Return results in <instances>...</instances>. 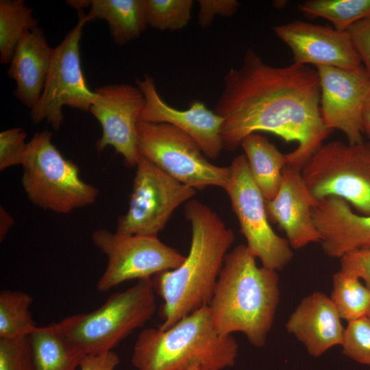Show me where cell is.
I'll return each instance as SVG.
<instances>
[{"mask_svg": "<svg viewBox=\"0 0 370 370\" xmlns=\"http://www.w3.org/2000/svg\"><path fill=\"white\" fill-rule=\"evenodd\" d=\"M340 260L341 271L362 279L370 289V249L347 253Z\"/></svg>", "mask_w": 370, "mask_h": 370, "instance_id": "obj_33", "label": "cell"}, {"mask_svg": "<svg viewBox=\"0 0 370 370\" xmlns=\"http://www.w3.org/2000/svg\"><path fill=\"white\" fill-rule=\"evenodd\" d=\"M188 370H203V369H201L199 367L195 366V367H193L188 369Z\"/></svg>", "mask_w": 370, "mask_h": 370, "instance_id": "obj_39", "label": "cell"}, {"mask_svg": "<svg viewBox=\"0 0 370 370\" xmlns=\"http://www.w3.org/2000/svg\"><path fill=\"white\" fill-rule=\"evenodd\" d=\"M12 217L2 207H0V241L5 239L10 229L14 225Z\"/></svg>", "mask_w": 370, "mask_h": 370, "instance_id": "obj_36", "label": "cell"}, {"mask_svg": "<svg viewBox=\"0 0 370 370\" xmlns=\"http://www.w3.org/2000/svg\"><path fill=\"white\" fill-rule=\"evenodd\" d=\"M155 293L151 278L138 280L111 295L97 309L71 316L69 337L86 354L112 351L152 318L156 310Z\"/></svg>", "mask_w": 370, "mask_h": 370, "instance_id": "obj_6", "label": "cell"}, {"mask_svg": "<svg viewBox=\"0 0 370 370\" xmlns=\"http://www.w3.org/2000/svg\"><path fill=\"white\" fill-rule=\"evenodd\" d=\"M279 302L276 271L258 267L246 245L227 253L208 305L219 334L241 332L254 346L262 347Z\"/></svg>", "mask_w": 370, "mask_h": 370, "instance_id": "obj_3", "label": "cell"}, {"mask_svg": "<svg viewBox=\"0 0 370 370\" xmlns=\"http://www.w3.org/2000/svg\"><path fill=\"white\" fill-rule=\"evenodd\" d=\"M34 299L29 294L2 290L0 292V338L29 335L37 328L29 308Z\"/></svg>", "mask_w": 370, "mask_h": 370, "instance_id": "obj_27", "label": "cell"}, {"mask_svg": "<svg viewBox=\"0 0 370 370\" xmlns=\"http://www.w3.org/2000/svg\"><path fill=\"white\" fill-rule=\"evenodd\" d=\"M321 88L320 110L325 125L341 130L349 145L363 143L362 113L370 95V77L365 67L345 69L316 66Z\"/></svg>", "mask_w": 370, "mask_h": 370, "instance_id": "obj_14", "label": "cell"}, {"mask_svg": "<svg viewBox=\"0 0 370 370\" xmlns=\"http://www.w3.org/2000/svg\"><path fill=\"white\" fill-rule=\"evenodd\" d=\"M251 175L266 201L273 199L280 188L285 154L264 136L254 133L241 144Z\"/></svg>", "mask_w": 370, "mask_h": 370, "instance_id": "obj_23", "label": "cell"}, {"mask_svg": "<svg viewBox=\"0 0 370 370\" xmlns=\"http://www.w3.org/2000/svg\"><path fill=\"white\" fill-rule=\"evenodd\" d=\"M51 138L52 133L44 130L27 142L21 183L28 199L58 214L92 204L98 189L81 178L78 166L61 154Z\"/></svg>", "mask_w": 370, "mask_h": 370, "instance_id": "obj_5", "label": "cell"}, {"mask_svg": "<svg viewBox=\"0 0 370 370\" xmlns=\"http://www.w3.org/2000/svg\"><path fill=\"white\" fill-rule=\"evenodd\" d=\"M331 299L341 319L350 322L367 317L370 310V289L360 279L340 270L332 278Z\"/></svg>", "mask_w": 370, "mask_h": 370, "instance_id": "obj_25", "label": "cell"}, {"mask_svg": "<svg viewBox=\"0 0 370 370\" xmlns=\"http://www.w3.org/2000/svg\"><path fill=\"white\" fill-rule=\"evenodd\" d=\"M298 9L308 16L325 18L335 29L345 32L358 21L370 17V0H308Z\"/></svg>", "mask_w": 370, "mask_h": 370, "instance_id": "obj_26", "label": "cell"}, {"mask_svg": "<svg viewBox=\"0 0 370 370\" xmlns=\"http://www.w3.org/2000/svg\"><path fill=\"white\" fill-rule=\"evenodd\" d=\"M120 359L119 356L112 351L97 354H86L82 360L80 370H115Z\"/></svg>", "mask_w": 370, "mask_h": 370, "instance_id": "obj_35", "label": "cell"}, {"mask_svg": "<svg viewBox=\"0 0 370 370\" xmlns=\"http://www.w3.org/2000/svg\"><path fill=\"white\" fill-rule=\"evenodd\" d=\"M27 134L21 127H14L0 133V170L23 165L27 143Z\"/></svg>", "mask_w": 370, "mask_h": 370, "instance_id": "obj_31", "label": "cell"}, {"mask_svg": "<svg viewBox=\"0 0 370 370\" xmlns=\"http://www.w3.org/2000/svg\"><path fill=\"white\" fill-rule=\"evenodd\" d=\"M362 121L363 132L370 137V95L363 110Z\"/></svg>", "mask_w": 370, "mask_h": 370, "instance_id": "obj_37", "label": "cell"}, {"mask_svg": "<svg viewBox=\"0 0 370 370\" xmlns=\"http://www.w3.org/2000/svg\"><path fill=\"white\" fill-rule=\"evenodd\" d=\"M33 9L23 0L0 1V62L10 63L25 33L38 27Z\"/></svg>", "mask_w": 370, "mask_h": 370, "instance_id": "obj_24", "label": "cell"}, {"mask_svg": "<svg viewBox=\"0 0 370 370\" xmlns=\"http://www.w3.org/2000/svg\"><path fill=\"white\" fill-rule=\"evenodd\" d=\"M0 370H35L29 335L0 338Z\"/></svg>", "mask_w": 370, "mask_h": 370, "instance_id": "obj_30", "label": "cell"}, {"mask_svg": "<svg viewBox=\"0 0 370 370\" xmlns=\"http://www.w3.org/2000/svg\"><path fill=\"white\" fill-rule=\"evenodd\" d=\"M89 112L99 122L102 135L95 143L98 152L112 147L129 167L138 158L137 125L145 99L142 91L128 84H108L94 90Z\"/></svg>", "mask_w": 370, "mask_h": 370, "instance_id": "obj_13", "label": "cell"}, {"mask_svg": "<svg viewBox=\"0 0 370 370\" xmlns=\"http://www.w3.org/2000/svg\"><path fill=\"white\" fill-rule=\"evenodd\" d=\"M86 23L105 20L113 40L123 45L140 37L147 27L145 0H90Z\"/></svg>", "mask_w": 370, "mask_h": 370, "instance_id": "obj_22", "label": "cell"}, {"mask_svg": "<svg viewBox=\"0 0 370 370\" xmlns=\"http://www.w3.org/2000/svg\"><path fill=\"white\" fill-rule=\"evenodd\" d=\"M286 328L314 357L341 345L345 332L332 300L321 292H314L301 301L290 315Z\"/></svg>", "mask_w": 370, "mask_h": 370, "instance_id": "obj_19", "label": "cell"}, {"mask_svg": "<svg viewBox=\"0 0 370 370\" xmlns=\"http://www.w3.org/2000/svg\"><path fill=\"white\" fill-rule=\"evenodd\" d=\"M367 317L368 319L370 320V310H369V313H368V314H367Z\"/></svg>", "mask_w": 370, "mask_h": 370, "instance_id": "obj_40", "label": "cell"}, {"mask_svg": "<svg viewBox=\"0 0 370 370\" xmlns=\"http://www.w3.org/2000/svg\"><path fill=\"white\" fill-rule=\"evenodd\" d=\"M136 86L145 99L138 121L171 125L194 139L207 158L217 159L219 156L223 149L221 138L223 119L221 116L198 100L193 101L185 110L170 106L162 99L153 78L149 75L136 79Z\"/></svg>", "mask_w": 370, "mask_h": 370, "instance_id": "obj_15", "label": "cell"}, {"mask_svg": "<svg viewBox=\"0 0 370 370\" xmlns=\"http://www.w3.org/2000/svg\"><path fill=\"white\" fill-rule=\"evenodd\" d=\"M273 29L291 49L295 64L345 69L362 65L347 31L299 20L275 25Z\"/></svg>", "mask_w": 370, "mask_h": 370, "instance_id": "obj_16", "label": "cell"}, {"mask_svg": "<svg viewBox=\"0 0 370 370\" xmlns=\"http://www.w3.org/2000/svg\"><path fill=\"white\" fill-rule=\"evenodd\" d=\"M198 23L202 27L210 25L217 16L230 17L239 7L236 0H199Z\"/></svg>", "mask_w": 370, "mask_h": 370, "instance_id": "obj_32", "label": "cell"}, {"mask_svg": "<svg viewBox=\"0 0 370 370\" xmlns=\"http://www.w3.org/2000/svg\"><path fill=\"white\" fill-rule=\"evenodd\" d=\"M71 317L45 327H37L30 334L35 370H76L86 355L71 339L68 328Z\"/></svg>", "mask_w": 370, "mask_h": 370, "instance_id": "obj_21", "label": "cell"}, {"mask_svg": "<svg viewBox=\"0 0 370 370\" xmlns=\"http://www.w3.org/2000/svg\"><path fill=\"white\" fill-rule=\"evenodd\" d=\"M53 50L42 29L38 27L23 34L10 62L7 73L16 82L14 95L30 110L42 93Z\"/></svg>", "mask_w": 370, "mask_h": 370, "instance_id": "obj_20", "label": "cell"}, {"mask_svg": "<svg viewBox=\"0 0 370 370\" xmlns=\"http://www.w3.org/2000/svg\"><path fill=\"white\" fill-rule=\"evenodd\" d=\"M192 0H145L148 25L160 31H178L191 18Z\"/></svg>", "mask_w": 370, "mask_h": 370, "instance_id": "obj_28", "label": "cell"}, {"mask_svg": "<svg viewBox=\"0 0 370 370\" xmlns=\"http://www.w3.org/2000/svg\"><path fill=\"white\" fill-rule=\"evenodd\" d=\"M184 214L192 228L188 256L177 268L151 278L155 292L164 300L160 310L162 330L208 306L225 256L235 240L233 230L199 201H188Z\"/></svg>", "mask_w": 370, "mask_h": 370, "instance_id": "obj_2", "label": "cell"}, {"mask_svg": "<svg viewBox=\"0 0 370 370\" xmlns=\"http://www.w3.org/2000/svg\"><path fill=\"white\" fill-rule=\"evenodd\" d=\"M138 151L141 156L178 182L201 190L224 189L229 166L212 164L190 136L167 123L138 121Z\"/></svg>", "mask_w": 370, "mask_h": 370, "instance_id": "obj_8", "label": "cell"}, {"mask_svg": "<svg viewBox=\"0 0 370 370\" xmlns=\"http://www.w3.org/2000/svg\"><path fill=\"white\" fill-rule=\"evenodd\" d=\"M238 345L232 335L215 329L208 306L162 330L148 328L138 334L132 364L136 370H223L233 367Z\"/></svg>", "mask_w": 370, "mask_h": 370, "instance_id": "obj_4", "label": "cell"}, {"mask_svg": "<svg viewBox=\"0 0 370 370\" xmlns=\"http://www.w3.org/2000/svg\"><path fill=\"white\" fill-rule=\"evenodd\" d=\"M317 202L307 187L301 170L285 166L276 196L265 200V205L269 221L286 233L291 247L299 249L320 241L312 217V209Z\"/></svg>", "mask_w": 370, "mask_h": 370, "instance_id": "obj_17", "label": "cell"}, {"mask_svg": "<svg viewBox=\"0 0 370 370\" xmlns=\"http://www.w3.org/2000/svg\"><path fill=\"white\" fill-rule=\"evenodd\" d=\"M224 188L238 220L241 232L250 253L262 266L274 271L286 266L293 254L287 239L278 235L269 223L265 199L255 184L245 154L236 156L229 166Z\"/></svg>", "mask_w": 370, "mask_h": 370, "instance_id": "obj_9", "label": "cell"}, {"mask_svg": "<svg viewBox=\"0 0 370 370\" xmlns=\"http://www.w3.org/2000/svg\"><path fill=\"white\" fill-rule=\"evenodd\" d=\"M347 32L362 66L370 77V17L354 23Z\"/></svg>", "mask_w": 370, "mask_h": 370, "instance_id": "obj_34", "label": "cell"}, {"mask_svg": "<svg viewBox=\"0 0 370 370\" xmlns=\"http://www.w3.org/2000/svg\"><path fill=\"white\" fill-rule=\"evenodd\" d=\"M92 240L107 258L105 271L96 284L100 292L127 280L150 278L175 269L186 257L158 236L126 235L99 229L92 232Z\"/></svg>", "mask_w": 370, "mask_h": 370, "instance_id": "obj_11", "label": "cell"}, {"mask_svg": "<svg viewBox=\"0 0 370 370\" xmlns=\"http://www.w3.org/2000/svg\"><path fill=\"white\" fill-rule=\"evenodd\" d=\"M136 168L128 210L119 217L116 232L158 236L175 210L190 201L197 190L175 180L141 156Z\"/></svg>", "mask_w": 370, "mask_h": 370, "instance_id": "obj_12", "label": "cell"}, {"mask_svg": "<svg viewBox=\"0 0 370 370\" xmlns=\"http://www.w3.org/2000/svg\"><path fill=\"white\" fill-rule=\"evenodd\" d=\"M66 3L77 10H82V8L90 7V0H69Z\"/></svg>", "mask_w": 370, "mask_h": 370, "instance_id": "obj_38", "label": "cell"}, {"mask_svg": "<svg viewBox=\"0 0 370 370\" xmlns=\"http://www.w3.org/2000/svg\"><path fill=\"white\" fill-rule=\"evenodd\" d=\"M315 199L338 197L370 215V141L322 145L301 169Z\"/></svg>", "mask_w": 370, "mask_h": 370, "instance_id": "obj_7", "label": "cell"}, {"mask_svg": "<svg viewBox=\"0 0 370 370\" xmlns=\"http://www.w3.org/2000/svg\"><path fill=\"white\" fill-rule=\"evenodd\" d=\"M341 346L344 355L370 367V320L367 317L348 322Z\"/></svg>", "mask_w": 370, "mask_h": 370, "instance_id": "obj_29", "label": "cell"}, {"mask_svg": "<svg viewBox=\"0 0 370 370\" xmlns=\"http://www.w3.org/2000/svg\"><path fill=\"white\" fill-rule=\"evenodd\" d=\"M214 112L223 119V149H236L247 136L266 132L297 142L286 166L301 169L330 134L320 110L317 69L293 63L275 66L249 48L239 68L224 76Z\"/></svg>", "mask_w": 370, "mask_h": 370, "instance_id": "obj_1", "label": "cell"}, {"mask_svg": "<svg viewBox=\"0 0 370 370\" xmlns=\"http://www.w3.org/2000/svg\"><path fill=\"white\" fill-rule=\"evenodd\" d=\"M77 12V24L53 48L45 88L30 110L34 123L46 121L55 130H58L63 123V106L88 112L95 98V91L88 88L82 69L79 43L87 23L84 12Z\"/></svg>", "mask_w": 370, "mask_h": 370, "instance_id": "obj_10", "label": "cell"}, {"mask_svg": "<svg viewBox=\"0 0 370 370\" xmlns=\"http://www.w3.org/2000/svg\"><path fill=\"white\" fill-rule=\"evenodd\" d=\"M312 217L328 256L341 258L370 249V215L355 213L345 200L334 196L321 199L312 208Z\"/></svg>", "mask_w": 370, "mask_h": 370, "instance_id": "obj_18", "label": "cell"}]
</instances>
